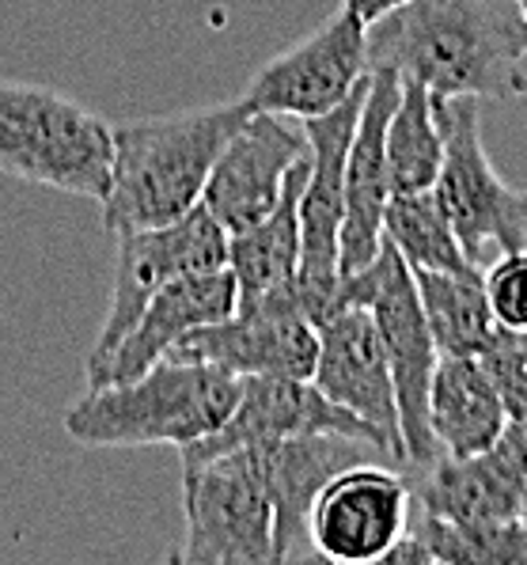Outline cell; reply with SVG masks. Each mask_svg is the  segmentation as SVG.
Here are the masks:
<instances>
[{
	"label": "cell",
	"mask_w": 527,
	"mask_h": 565,
	"mask_svg": "<svg viewBox=\"0 0 527 565\" xmlns=\"http://www.w3.org/2000/svg\"><path fill=\"white\" fill-rule=\"evenodd\" d=\"M368 68H391L433 95H520L527 15L520 0H406L368 23Z\"/></svg>",
	"instance_id": "6da1fadb"
},
{
	"label": "cell",
	"mask_w": 527,
	"mask_h": 565,
	"mask_svg": "<svg viewBox=\"0 0 527 565\" xmlns=\"http://www.w3.org/2000/svg\"><path fill=\"white\" fill-rule=\"evenodd\" d=\"M247 115L250 107L236 99L221 107L186 110V115L137 118L118 126L110 182L107 194L99 198L103 228L110 236L160 228L202 205L213 163Z\"/></svg>",
	"instance_id": "7a4b0ae2"
},
{
	"label": "cell",
	"mask_w": 527,
	"mask_h": 565,
	"mask_svg": "<svg viewBox=\"0 0 527 565\" xmlns=\"http://www.w3.org/2000/svg\"><path fill=\"white\" fill-rule=\"evenodd\" d=\"M239 376L202 361L163 358L126 384L88 387L65 414V433L84 448H186L228 422Z\"/></svg>",
	"instance_id": "3957f363"
},
{
	"label": "cell",
	"mask_w": 527,
	"mask_h": 565,
	"mask_svg": "<svg viewBox=\"0 0 527 565\" xmlns=\"http://www.w3.org/2000/svg\"><path fill=\"white\" fill-rule=\"evenodd\" d=\"M115 129L76 99L0 81V175L99 202L110 182Z\"/></svg>",
	"instance_id": "277c9868"
},
{
	"label": "cell",
	"mask_w": 527,
	"mask_h": 565,
	"mask_svg": "<svg viewBox=\"0 0 527 565\" xmlns=\"http://www.w3.org/2000/svg\"><path fill=\"white\" fill-rule=\"evenodd\" d=\"M368 308L376 316L379 338H384L387 361H391L395 403H399V429H402V456L406 471L437 463L440 451L433 425H429V384L440 361L433 330L426 323V311L418 303L413 269L402 255L384 239L379 255L357 274H342L338 285V311L342 308Z\"/></svg>",
	"instance_id": "5b68a950"
},
{
	"label": "cell",
	"mask_w": 527,
	"mask_h": 565,
	"mask_svg": "<svg viewBox=\"0 0 527 565\" xmlns=\"http://www.w3.org/2000/svg\"><path fill=\"white\" fill-rule=\"evenodd\" d=\"M186 539L175 558L186 565H270L273 490L262 445L232 448L183 471Z\"/></svg>",
	"instance_id": "8992f818"
},
{
	"label": "cell",
	"mask_w": 527,
	"mask_h": 565,
	"mask_svg": "<svg viewBox=\"0 0 527 565\" xmlns=\"http://www.w3.org/2000/svg\"><path fill=\"white\" fill-rule=\"evenodd\" d=\"M437 121L444 137V160L433 182L466 258L486 269V250L527 247V190H513L494 171L482 145V99L437 95Z\"/></svg>",
	"instance_id": "52a82bcc"
},
{
	"label": "cell",
	"mask_w": 527,
	"mask_h": 565,
	"mask_svg": "<svg viewBox=\"0 0 527 565\" xmlns=\"http://www.w3.org/2000/svg\"><path fill=\"white\" fill-rule=\"evenodd\" d=\"M228 266V232L205 213L202 205L190 209L186 216L160 228L122 232L115 255V285H110V308L99 327L84 372L110 358L118 342L137 327L141 311L168 281L186 274H205V269Z\"/></svg>",
	"instance_id": "ba28073f"
},
{
	"label": "cell",
	"mask_w": 527,
	"mask_h": 565,
	"mask_svg": "<svg viewBox=\"0 0 527 565\" xmlns=\"http://www.w3.org/2000/svg\"><path fill=\"white\" fill-rule=\"evenodd\" d=\"M168 358L217 364L232 376L311 380L319 361V327L292 285L255 303H239L221 323L194 327Z\"/></svg>",
	"instance_id": "9c48e42d"
},
{
	"label": "cell",
	"mask_w": 527,
	"mask_h": 565,
	"mask_svg": "<svg viewBox=\"0 0 527 565\" xmlns=\"http://www.w3.org/2000/svg\"><path fill=\"white\" fill-rule=\"evenodd\" d=\"M368 28L365 20L338 8L331 20L284 54L270 57L239 99L250 110H270L281 118H319L342 107L368 76Z\"/></svg>",
	"instance_id": "30bf717a"
},
{
	"label": "cell",
	"mask_w": 527,
	"mask_h": 565,
	"mask_svg": "<svg viewBox=\"0 0 527 565\" xmlns=\"http://www.w3.org/2000/svg\"><path fill=\"white\" fill-rule=\"evenodd\" d=\"M300 433H345V437L373 440L395 459L387 437L373 422L345 411L342 403L323 395L311 380L289 376H239V403L228 414V422L221 429H213L209 437L179 448V456H183V471H194V467H202L205 459L221 456V451L270 445V440L300 437Z\"/></svg>",
	"instance_id": "8fae6325"
},
{
	"label": "cell",
	"mask_w": 527,
	"mask_h": 565,
	"mask_svg": "<svg viewBox=\"0 0 527 565\" xmlns=\"http://www.w3.org/2000/svg\"><path fill=\"white\" fill-rule=\"evenodd\" d=\"M410 478L379 459L345 467L319 490L308 516V546L326 562H384L410 520Z\"/></svg>",
	"instance_id": "7c38bea8"
},
{
	"label": "cell",
	"mask_w": 527,
	"mask_h": 565,
	"mask_svg": "<svg viewBox=\"0 0 527 565\" xmlns=\"http://www.w3.org/2000/svg\"><path fill=\"white\" fill-rule=\"evenodd\" d=\"M304 156V129H292L281 115H270V110H250L213 163L202 209L228 236H236L281 202L284 179Z\"/></svg>",
	"instance_id": "4fadbf2b"
},
{
	"label": "cell",
	"mask_w": 527,
	"mask_h": 565,
	"mask_svg": "<svg viewBox=\"0 0 527 565\" xmlns=\"http://www.w3.org/2000/svg\"><path fill=\"white\" fill-rule=\"evenodd\" d=\"M311 384L345 411L361 414L387 437L395 459L402 456V429H399V403H395L391 361H387L384 338H379L376 316L361 303L334 311L319 323V361L311 372Z\"/></svg>",
	"instance_id": "5bb4252c"
},
{
	"label": "cell",
	"mask_w": 527,
	"mask_h": 565,
	"mask_svg": "<svg viewBox=\"0 0 527 565\" xmlns=\"http://www.w3.org/2000/svg\"><path fill=\"white\" fill-rule=\"evenodd\" d=\"M402 76L391 68H368V95L361 103L349 156H345V216L338 236V269L357 274L384 247V209L391 198L387 175V121L399 103Z\"/></svg>",
	"instance_id": "9a60e30c"
},
{
	"label": "cell",
	"mask_w": 527,
	"mask_h": 565,
	"mask_svg": "<svg viewBox=\"0 0 527 565\" xmlns=\"http://www.w3.org/2000/svg\"><path fill=\"white\" fill-rule=\"evenodd\" d=\"M239 292L232 269H205L168 281L141 311L137 327L110 350L107 361L88 369V387L99 384H126V380L149 372L175 350L194 327L221 323L236 311Z\"/></svg>",
	"instance_id": "2e32d148"
},
{
	"label": "cell",
	"mask_w": 527,
	"mask_h": 565,
	"mask_svg": "<svg viewBox=\"0 0 527 565\" xmlns=\"http://www.w3.org/2000/svg\"><path fill=\"white\" fill-rule=\"evenodd\" d=\"M266 475L273 490V565L300 558L308 546V516L319 490L345 467L368 459H391L373 440L345 433H300L262 445Z\"/></svg>",
	"instance_id": "e0dca14e"
},
{
	"label": "cell",
	"mask_w": 527,
	"mask_h": 565,
	"mask_svg": "<svg viewBox=\"0 0 527 565\" xmlns=\"http://www.w3.org/2000/svg\"><path fill=\"white\" fill-rule=\"evenodd\" d=\"M429 425L440 451L452 459L478 456L501 437L508 411L482 358L440 353L429 384Z\"/></svg>",
	"instance_id": "ac0fdd59"
},
{
	"label": "cell",
	"mask_w": 527,
	"mask_h": 565,
	"mask_svg": "<svg viewBox=\"0 0 527 565\" xmlns=\"http://www.w3.org/2000/svg\"><path fill=\"white\" fill-rule=\"evenodd\" d=\"M308 182V156L289 171L281 202L258 224L228 236V269L236 277L239 303L292 289L300 274V194ZM236 303V308H239Z\"/></svg>",
	"instance_id": "d6986e66"
},
{
	"label": "cell",
	"mask_w": 527,
	"mask_h": 565,
	"mask_svg": "<svg viewBox=\"0 0 527 565\" xmlns=\"http://www.w3.org/2000/svg\"><path fill=\"white\" fill-rule=\"evenodd\" d=\"M418 303L433 330L440 353L478 358L486 342L497 334L494 311L486 300L482 274H448V269H413Z\"/></svg>",
	"instance_id": "ffe728a7"
},
{
	"label": "cell",
	"mask_w": 527,
	"mask_h": 565,
	"mask_svg": "<svg viewBox=\"0 0 527 565\" xmlns=\"http://www.w3.org/2000/svg\"><path fill=\"white\" fill-rule=\"evenodd\" d=\"M444 160V137L437 121V95L418 81H406L399 88L395 115L387 121V175L391 194L410 190H433Z\"/></svg>",
	"instance_id": "44dd1931"
},
{
	"label": "cell",
	"mask_w": 527,
	"mask_h": 565,
	"mask_svg": "<svg viewBox=\"0 0 527 565\" xmlns=\"http://www.w3.org/2000/svg\"><path fill=\"white\" fill-rule=\"evenodd\" d=\"M384 239L402 255L410 269H448V274H482L466 258L444 205L433 190L391 194L384 209Z\"/></svg>",
	"instance_id": "7402d4cb"
},
{
	"label": "cell",
	"mask_w": 527,
	"mask_h": 565,
	"mask_svg": "<svg viewBox=\"0 0 527 565\" xmlns=\"http://www.w3.org/2000/svg\"><path fill=\"white\" fill-rule=\"evenodd\" d=\"M508 417L527 414V330H501L478 353Z\"/></svg>",
	"instance_id": "603a6c76"
},
{
	"label": "cell",
	"mask_w": 527,
	"mask_h": 565,
	"mask_svg": "<svg viewBox=\"0 0 527 565\" xmlns=\"http://www.w3.org/2000/svg\"><path fill=\"white\" fill-rule=\"evenodd\" d=\"M486 300L501 330H527V247L505 250L497 263L482 269Z\"/></svg>",
	"instance_id": "cb8c5ba5"
},
{
	"label": "cell",
	"mask_w": 527,
	"mask_h": 565,
	"mask_svg": "<svg viewBox=\"0 0 527 565\" xmlns=\"http://www.w3.org/2000/svg\"><path fill=\"white\" fill-rule=\"evenodd\" d=\"M406 4V0H342V8H349L357 20H365V28L368 23H376L379 15H387L391 8H399Z\"/></svg>",
	"instance_id": "d4e9b609"
},
{
	"label": "cell",
	"mask_w": 527,
	"mask_h": 565,
	"mask_svg": "<svg viewBox=\"0 0 527 565\" xmlns=\"http://www.w3.org/2000/svg\"><path fill=\"white\" fill-rule=\"evenodd\" d=\"M520 95H524V99H527V81H520Z\"/></svg>",
	"instance_id": "484cf974"
},
{
	"label": "cell",
	"mask_w": 527,
	"mask_h": 565,
	"mask_svg": "<svg viewBox=\"0 0 527 565\" xmlns=\"http://www.w3.org/2000/svg\"><path fill=\"white\" fill-rule=\"evenodd\" d=\"M520 4H524V15H527V0H520Z\"/></svg>",
	"instance_id": "4316f807"
},
{
	"label": "cell",
	"mask_w": 527,
	"mask_h": 565,
	"mask_svg": "<svg viewBox=\"0 0 527 565\" xmlns=\"http://www.w3.org/2000/svg\"><path fill=\"white\" fill-rule=\"evenodd\" d=\"M524 527H527V509H524Z\"/></svg>",
	"instance_id": "83f0119b"
}]
</instances>
